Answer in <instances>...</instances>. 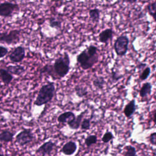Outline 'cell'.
I'll return each mask as SVG.
<instances>
[{
  "label": "cell",
  "mask_w": 156,
  "mask_h": 156,
  "mask_svg": "<svg viewBox=\"0 0 156 156\" xmlns=\"http://www.w3.org/2000/svg\"><path fill=\"white\" fill-rule=\"evenodd\" d=\"M0 78L5 85H9L12 82L13 76L6 69L0 68Z\"/></svg>",
  "instance_id": "cell-18"
},
{
  "label": "cell",
  "mask_w": 156,
  "mask_h": 156,
  "mask_svg": "<svg viewBox=\"0 0 156 156\" xmlns=\"http://www.w3.org/2000/svg\"><path fill=\"white\" fill-rule=\"evenodd\" d=\"M0 156H4V155L3 154H2V153H0Z\"/></svg>",
  "instance_id": "cell-35"
},
{
  "label": "cell",
  "mask_w": 156,
  "mask_h": 156,
  "mask_svg": "<svg viewBox=\"0 0 156 156\" xmlns=\"http://www.w3.org/2000/svg\"><path fill=\"white\" fill-rule=\"evenodd\" d=\"M124 156H137L136 148L132 145H127L124 148Z\"/></svg>",
  "instance_id": "cell-26"
},
{
  "label": "cell",
  "mask_w": 156,
  "mask_h": 156,
  "mask_svg": "<svg viewBox=\"0 0 156 156\" xmlns=\"http://www.w3.org/2000/svg\"><path fill=\"white\" fill-rule=\"evenodd\" d=\"M39 73L41 76L43 74L47 75V76H51L54 79H57L55 76V74L54 73L52 65L46 64L40 69Z\"/></svg>",
  "instance_id": "cell-14"
},
{
  "label": "cell",
  "mask_w": 156,
  "mask_h": 156,
  "mask_svg": "<svg viewBox=\"0 0 156 156\" xmlns=\"http://www.w3.org/2000/svg\"><path fill=\"white\" fill-rule=\"evenodd\" d=\"M122 76L120 74H119V73L118 71H114L113 69L112 70V73H111V79L112 80H113V82H116L117 81H118L119 79H121L122 78Z\"/></svg>",
  "instance_id": "cell-30"
},
{
  "label": "cell",
  "mask_w": 156,
  "mask_h": 156,
  "mask_svg": "<svg viewBox=\"0 0 156 156\" xmlns=\"http://www.w3.org/2000/svg\"><path fill=\"white\" fill-rule=\"evenodd\" d=\"M105 84V80L104 77L101 76H96L93 80V86L98 90H102L104 85Z\"/></svg>",
  "instance_id": "cell-22"
},
{
  "label": "cell",
  "mask_w": 156,
  "mask_h": 156,
  "mask_svg": "<svg viewBox=\"0 0 156 156\" xmlns=\"http://www.w3.org/2000/svg\"><path fill=\"white\" fill-rule=\"evenodd\" d=\"M98 48L90 44L83 50L76 57V60L83 70H87L92 68L99 61Z\"/></svg>",
  "instance_id": "cell-1"
},
{
  "label": "cell",
  "mask_w": 156,
  "mask_h": 156,
  "mask_svg": "<svg viewBox=\"0 0 156 156\" xmlns=\"http://www.w3.org/2000/svg\"><path fill=\"white\" fill-rule=\"evenodd\" d=\"M85 113V111L82 112L79 115L76 116L74 119L68 121L67 122V124L69 126V127L73 130H77L80 126V124L83 119V117Z\"/></svg>",
  "instance_id": "cell-13"
},
{
  "label": "cell",
  "mask_w": 156,
  "mask_h": 156,
  "mask_svg": "<svg viewBox=\"0 0 156 156\" xmlns=\"http://www.w3.org/2000/svg\"><path fill=\"white\" fill-rule=\"evenodd\" d=\"M34 138V135L31 129H24L16 135L15 142L19 146H24L31 143Z\"/></svg>",
  "instance_id": "cell-6"
},
{
  "label": "cell",
  "mask_w": 156,
  "mask_h": 156,
  "mask_svg": "<svg viewBox=\"0 0 156 156\" xmlns=\"http://www.w3.org/2000/svg\"><path fill=\"white\" fill-rule=\"evenodd\" d=\"M74 91L76 93V94L79 97V98H83L86 96L88 93V90L86 87L80 85H77L74 87Z\"/></svg>",
  "instance_id": "cell-23"
},
{
  "label": "cell",
  "mask_w": 156,
  "mask_h": 156,
  "mask_svg": "<svg viewBox=\"0 0 156 156\" xmlns=\"http://www.w3.org/2000/svg\"><path fill=\"white\" fill-rule=\"evenodd\" d=\"M20 10V7L17 4L10 2H4L0 4V16L7 18L12 16L15 12Z\"/></svg>",
  "instance_id": "cell-7"
},
{
  "label": "cell",
  "mask_w": 156,
  "mask_h": 156,
  "mask_svg": "<svg viewBox=\"0 0 156 156\" xmlns=\"http://www.w3.org/2000/svg\"><path fill=\"white\" fill-rule=\"evenodd\" d=\"M114 138V135L110 131H107L102 137V141L104 143H107L109 141L113 140Z\"/></svg>",
  "instance_id": "cell-29"
},
{
  "label": "cell",
  "mask_w": 156,
  "mask_h": 156,
  "mask_svg": "<svg viewBox=\"0 0 156 156\" xmlns=\"http://www.w3.org/2000/svg\"><path fill=\"white\" fill-rule=\"evenodd\" d=\"M52 65L57 79L65 77L70 70V58L68 53L65 52L63 55L57 57Z\"/></svg>",
  "instance_id": "cell-3"
},
{
  "label": "cell",
  "mask_w": 156,
  "mask_h": 156,
  "mask_svg": "<svg viewBox=\"0 0 156 156\" xmlns=\"http://www.w3.org/2000/svg\"><path fill=\"white\" fill-rule=\"evenodd\" d=\"M6 69L12 75L16 76H21L23 74L25 71V68L20 65H9L6 67Z\"/></svg>",
  "instance_id": "cell-15"
},
{
  "label": "cell",
  "mask_w": 156,
  "mask_h": 156,
  "mask_svg": "<svg viewBox=\"0 0 156 156\" xmlns=\"http://www.w3.org/2000/svg\"><path fill=\"white\" fill-rule=\"evenodd\" d=\"M25 56V48L23 46H18L9 54V58L13 63H20L24 60Z\"/></svg>",
  "instance_id": "cell-8"
},
{
  "label": "cell",
  "mask_w": 156,
  "mask_h": 156,
  "mask_svg": "<svg viewBox=\"0 0 156 156\" xmlns=\"http://www.w3.org/2000/svg\"><path fill=\"white\" fill-rule=\"evenodd\" d=\"M137 105L135 103V99H133L130 101L125 106L123 110V113L125 116L127 118H130L136 110Z\"/></svg>",
  "instance_id": "cell-12"
},
{
  "label": "cell",
  "mask_w": 156,
  "mask_h": 156,
  "mask_svg": "<svg viewBox=\"0 0 156 156\" xmlns=\"http://www.w3.org/2000/svg\"><path fill=\"white\" fill-rule=\"evenodd\" d=\"M113 34L114 32L111 28H107L102 30L98 35V39L99 42L107 44L109 40H111L112 39Z\"/></svg>",
  "instance_id": "cell-11"
},
{
  "label": "cell",
  "mask_w": 156,
  "mask_h": 156,
  "mask_svg": "<svg viewBox=\"0 0 156 156\" xmlns=\"http://www.w3.org/2000/svg\"><path fill=\"white\" fill-rule=\"evenodd\" d=\"M21 32L20 30L14 29L9 32H0V42L7 44H17L20 40Z\"/></svg>",
  "instance_id": "cell-5"
},
{
  "label": "cell",
  "mask_w": 156,
  "mask_h": 156,
  "mask_svg": "<svg viewBox=\"0 0 156 156\" xmlns=\"http://www.w3.org/2000/svg\"><path fill=\"white\" fill-rule=\"evenodd\" d=\"M15 133L8 129H4L0 132V142L9 143L13 140Z\"/></svg>",
  "instance_id": "cell-19"
},
{
  "label": "cell",
  "mask_w": 156,
  "mask_h": 156,
  "mask_svg": "<svg viewBox=\"0 0 156 156\" xmlns=\"http://www.w3.org/2000/svg\"><path fill=\"white\" fill-rule=\"evenodd\" d=\"M147 66V65L146 63H140L139 65H138L136 66V68H138V69L140 71H141L144 68H146Z\"/></svg>",
  "instance_id": "cell-33"
},
{
  "label": "cell",
  "mask_w": 156,
  "mask_h": 156,
  "mask_svg": "<svg viewBox=\"0 0 156 156\" xmlns=\"http://www.w3.org/2000/svg\"><path fill=\"white\" fill-rule=\"evenodd\" d=\"M77 149V145L74 141H69L63 145L60 149V152L65 155L70 156L73 155Z\"/></svg>",
  "instance_id": "cell-10"
},
{
  "label": "cell",
  "mask_w": 156,
  "mask_h": 156,
  "mask_svg": "<svg viewBox=\"0 0 156 156\" xmlns=\"http://www.w3.org/2000/svg\"><path fill=\"white\" fill-rule=\"evenodd\" d=\"M88 14L93 23H98L100 19L101 10L97 8L92 9L88 11Z\"/></svg>",
  "instance_id": "cell-21"
},
{
  "label": "cell",
  "mask_w": 156,
  "mask_h": 156,
  "mask_svg": "<svg viewBox=\"0 0 156 156\" xmlns=\"http://www.w3.org/2000/svg\"><path fill=\"white\" fill-rule=\"evenodd\" d=\"M55 143L52 140H48L43 143L37 150L36 153L40 154L41 156H51L54 147Z\"/></svg>",
  "instance_id": "cell-9"
},
{
  "label": "cell",
  "mask_w": 156,
  "mask_h": 156,
  "mask_svg": "<svg viewBox=\"0 0 156 156\" xmlns=\"http://www.w3.org/2000/svg\"><path fill=\"white\" fill-rule=\"evenodd\" d=\"M9 52V49L5 46H0V58L5 56Z\"/></svg>",
  "instance_id": "cell-31"
},
{
  "label": "cell",
  "mask_w": 156,
  "mask_h": 156,
  "mask_svg": "<svg viewBox=\"0 0 156 156\" xmlns=\"http://www.w3.org/2000/svg\"><path fill=\"white\" fill-rule=\"evenodd\" d=\"M122 2H127V3H129L130 4H135L137 2L138 0H121Z\"/></svg>",
  "instance_id": "cell-34"
},
{
  "label": "cell",
  "mask_w": 156,
  "mask_h": 156,
  "mask_svg": "<svg viewBox=\"0 0 156 156\" xmlns=\"http://www.w3.org/2000/svg\"><path fill=\"white\" fill-rule=\"evenodd\" d=\"M62 21L58 17L52 16L49 18V25L51 27L59 30L62 28Z\"/></svg>",
  "instance_id": "cell-20"
},
{
  "label": "cell",
  "mask_w": 156,
  "mask_h": 156,
  "mask_svg": "<svg viewBox=\"0 0 156 156\" xmlns=\"http://www.w3.org/2000/svg\"><path fill=\"white\" fill-rule=\"evenodd\" d=\"M152 85L150 82H146L144 83L139 91L140 96L141 98H144L148 96H150L152 93Z\"/></svg>",
  "instance_id": "cell-17"
},
{
  "label": "cell",
  "mask_w": 156,
  "mask_h": 156,
  "mask_svg": "<svg viewBox=\"0 0 156 156\" xmlns=\"http://www.w3.org/2000/svg\"><path fill=\"white\" fill-rule=\"evenodd\" d=\"M55 91V83L49 82L41 86L38 91L34 104L36 106H41L50 102L54 98Z\"/></svg>",
  "instance_id": "cell-2"
},
{
  "label": "cell",
  "mask_w": 156,
  "mask_h": 156,
  "mask_svg": "<svg viewBox=\"0 0 156 156\" xmlns=\"http://www.w3.org/2000/svg\"><path fill=\"white\" fill-rule=\"evenodd\" d=\"M30 156H36V155H34V154H33V155H30Z\"/></svg>",
  "instance_id": "cell-37"
},
{
  "label": "cell",
  "mask_w": 156,
  "mask_h": 156,
  "mask_svg": "<svg viewBox=\"0 0 156 156\" xmlns=\"http://www.w3.org/2000/svg\"><path fill=\"white\" fill-rule=\"evenodd\" d=\"M91 127V119L89 118H84L80 124V129L83 130H88Z\"/></svg>",
  "instance_id": "cell-28"
},
{
  "label": "cell",
  "mask_w": 156,
  "mask_h": 156,
  "mask_svg": "<svg viewBox=\"0 0 156 156\" xmlns=\"http://www.w3.org/2000/svg\"><path fill=\"white\" fill-rule=\"evenodd\" d=\"M129 44V39L127 35H121L118 37L113 44L116 54L119 57L124 56L128 51Z\"/></svg>",
  "instance_id": "cell-4"
},
{
  "label": "cell",
  "mask_w": 156,
  "mask_h": 156,
  "mask_svg": "<svg viewBox=\"0 0 156 156\" xmlns=\"http://www.w3.org/2000/svg\"><path fill=\"white\" fill-rule=\"evenodd\" d=\"M151 73V68L149 66H146V68H144L141 72L140 73V75H139V79L140 80L143 81L146 80L149 76H150V74Z\"/></svg>",
  "instance_id": "cell-27"
},
{
  "label": "cell",
  "mask_w": 156,
  "mask_h": 156,
  "mask_svg": "<svg viewBox=\"0 0 156 156\" xmlns=\"http://www.w3.org/2000/svg\"><path fill=\"white\" fill-rule=\"evenodd\" d=\"M97 141L98 137L96 135H89L85 138L84 143L87 147H90L92 145L95 144L97 143Z\"/></svg>",
  "instance_id": "cell-25"
},
{
  "label": "cell",
  "mask_w": 156,
  "mask_h": 156,
  "mask_svg": "<svg viewBox=\"0 0 156 156\" xmlns=\"http://www.w3.org/2000/svg\"><path fill=\"white\" fill-rule=\"evenodd\" d=\"M149 141L152 145L155 146V143H156V133L155 132H153L149 135Z\"/></svg>",
  "instance_id": "cell-32"
},
{
  "label": "cell",
  "mask_w": 156,
  "mask_h": 156,
  "mask_svg": "<svg viewBox=\"0 0 156 156\" xmlns=\"http://www.w3.org/2000/svg\"><path fill=\"white\" fill-rule=\"evenodd\" d=\"M146 10L148 13L153 18L154 20L155 21V13H156V2L154 1L151 3H149L146 5Z\"/></svg>",
  "instance_id": "cell-24"
},
{
  "label": "cell",
  "mask_w": 156,
  "mask_h": 156,
  "mask_svg": "<svg viewBox=\"0 0 156 156\" xmlns=\"http://www.w3.org/2000/svg\"><path fill=\"white\" fill-rule=\"evenodd\" d=\"M76 117L75 114L71 111H66L65 112L57 117V121L60 123H67L68 121L74 119Z\"/></svg>",
  "instance_id": "cell-16"
},
{
  "label": "cell",
  "mask_w": 156,
  "mask_h": 156,
  "mask_svg": "<svg viewBox=\"0 0 156 156\" xmlns=\"http://www.w3.org/2000/svg\"><path fill=\"white\" fill-rule=\"evenodd\" d=\"M2 99V98L1 96H0V101H1Z\"/></svg>",
  "instance_id": "cell-36"
}]
</instances>
